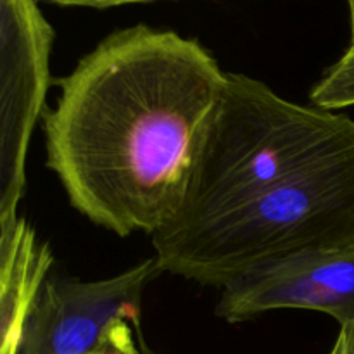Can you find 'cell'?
Masks as SVG:
<instances>
[{"mask_svg": "<svg viewBox=\"0 0 354 354\" xmlns=\"http://www.w3.org/2000/svg\"><path fill=\"white\" fill-rule=\"evenodd\" d=\"M225 80L209 50L171 30L100 40L57 80L44 116L47 166L71 206L118 237L171 225Z\"/></svg>", "mask_w": 354, "mask_h": 354, "instance_id": "1", "label": "cell"}, {"mask_svg": "<svg viewBox=\"0 0 354 354\" xmlns=\"http://www.w3.org/2000/svg\"><path fill=\"white\" fill-rule=\"evenodd\" d=\"M349 152L353 118L290 102L259 80L227 73L197 147L182 209L168 227L216 216Z\"/></svg>", "mask_w": 354, "mask_h": 354, "instance_id": "2", "label": "cell"}, {"mask_svg": "<svg viewBox=\"0 0 354 354\" xmlns=\"http://www.w3.org/2000/svg\"><path fill=\"white\" fill-rule=\"evenodd\" d=\"M162 272L225 287L296 256L354 249V152L223 213L152 235Z\"/></svg>", "mask_w": 354, "mask_h": 354, "instance_id": "3", "label": "cell"}, {"mask_svg": "<svg viewBox=\"0 0 354 354\" xmlns=\"http://www.w3.org/2000/svg\"><path fill=\"white\" fill-rule=\"evenodd\" d=\"M54 41V26L37 2H0V228L19 220L28 147L47 113Z\"/></svg>", "mask_w": 354, "mask_h": 354, "instance_id": "4", "label": "cell"}, {"mask_svg": "<svg viewBox=\"0 0 354 354\" xmlns=\"http://www.w3.org/2000/svg\"><path fill=\"white\" fill-rule=\"evenodd\" d=\"M161 273L149 258L127 272L83 282L50 277L28 318L19 354H86L120 320L140 324L142 297Z\"/></svg>", "mask_w": 354, "mask_h": 354, "instance_id": "5", "label": "cell"}, {"mask_svg": "<svg viewBox=\"0 0 354 354\" xmlns=\"http://www.w3.org/2000/svg\"><path fill=\"white\" fill-rule=\"evenodd\" d=\"M275 310H310L354 324V249L296 256L244 273L221 287L216 315L228 324Z\"/></svg>", "mask_w": 354, "mask_h": 354, "instance_id": "6", "label": "cell"}, {"mask_svg": "<svg viewBox=\"0 0 354 354\" xmlns=\"http://www.w3.org/2000/svg\"><path fill=\"white\" fill-rule=\"evenodd\" d=\"M52 261L48 245L37 242L26 220L0 228V354H19Z\"/></svg>", "mask_w": 354, "mask_h": 354, "instance_id": "7", "label": "cell"}, {"mask_svg": "<svg viewBox=\"0 0 354 354\" xmlns=\"http://www.w3.org/2000/svg\"><path fill=\"white\" fill-rule=\"evenodd\" d=\"M348 9L351 26V41L348 50L324 73L310 93L313 107L332 113L354 106V0L348 3Z\"/></svg>", "mask_w": 354, "mask_h": 354, "instance_id": "8", "label": "cell"}, {"mask_svg": "<svg viewBox=\"0 0 354 354\" xmlns=\"http://www.w3.org/2000/svg\"><path fill=\"white\" fill-rule=\"evenodd\" d=\"M137 325L128 320H120L113 325L102 342L86 354H142L138 346Z\"/></svg>", "mask_w": 354, "mask_h": 354, "instance_id": "9", "label": "cell"}, {"mask_svg": "<svg viewBox=\"0 0 354 354\" xmlns=\"http://www.w3.org/2000/svg\"><path fill=\"white\" fill-rule=\"evenodd\" d=\"M330 354H354V324L342 325Z\"/></svg>", "mask_w": 354, "mask_h": 354, "instance_id": "10", "label": "cell"}, {"mask_svg": "<svg viewBox=\"0 0 354 354\" xmlns=\"http://www.w3.org/2000/svg\"><path fill=\"white\" fill-rule=\"evenodd\" d=\"M137 335H138V346H140L142 354H159V353H156L154 349H152L151 346L147 344V341H145L144 334H142V327H140V325H137Z\"/></svg>", "mask_w": 354, "mask_h": 354, "instance_id": "11", "label": "cell"}]
</instances>
